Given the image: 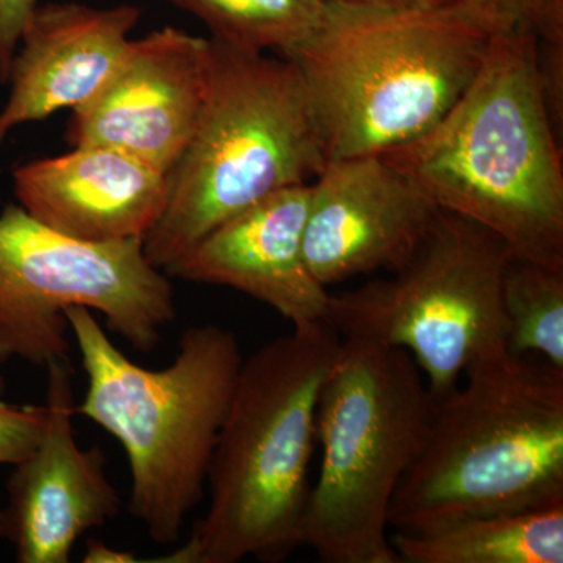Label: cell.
<instances>
[{
    "label": "cell",
    "mask_w": 563,
    "mask_h": 563,
    "mask_svg": "<svg viewBox=\"0 0 563 563\" xmlns=\"http://www.w3.org/2000/svg\"><path fill=\"white\" fill-rule=\"evenodd\" d=\"M383 157L442 211L483 225L514 258L563 268V163L528 24L495 33L461 99Z\"/></svg>",
    "instance_id": "1"
},
{
    "label": "cell",
    "mask_w": 563,
    "mask_h": 563,
    "mask_svg": "<svg viewBox=\"0 0 563 563\" xmlns=\"http://www.w3.org/2000/svg\"><path fill=\"white\" fill-rule=\"evenodd\" d=\"M325 2L321 27L287 60L328 162L384 155L424 135L472 85L495 35L465 0Z\"/></svg>",
    "instance_id": "2"
},
{
    "label": "cell",
    "mask_w": 563,
    "mask_h": 563,
    "mask_svg": "<svg viewBox=\"0 0 563 563\" xmlns=\"http://www.w3.org/2000/svg\"><path fill=\"white\" fill-rule=\"evenodd\" d=\"M342 336L322 320L244 358L207 474L209 510L151 562L285 561L301 547L322 384Z\"/></svg>",
    "instance_id": "3"
},
{
    "label": "cell",
    "mask_w": 563,
    "mask_h": 563,
    "mask_svg": "<svg viewBox=\"0 0 563 563\" xmlns=\"http://www.w3.org/2000/svg\"><path fill=\"white\" fill-rule=\"evenodd\" d=\"M65 318L88 383L76 413L124 448L133 517L154 542L176 543L206 490L244 361L239 340L221 325H192L181 333L172 365L152 369L125 357L90 309L70 307Z\"/></svg>",
    "instance_id": "4"
},
{
    "label": "cell",
    "mask_w": 563,
    "mask_h": 563,
    "mask_svg": "<svg viewBox=\"0 0 563 563\" xmlns=\"http://www.w3.org/2000/svg\"><path fill=\"white\" fill-rule=\"evenodd\" d=\"M563 503V372L509 351L435 399L428 440L393 498V531Z\"/></svg>",
    "instance_id": "5"
},
{
    "label": "cell",
    "mask_w": 563,
    "mask_h": 563,
    "mask_svg": "<svg viewBox=\"0 0 563 563\" xmlns=\"http://www.w3.org/2000/svg\"><path fill=\"white\" fill-rule=\"evenodd\" d=\"M206 98L168 201L143 246L168 272L222 222L324 168L301 74L282 57L209 40Z\"/></svg>",
    "instance_id": "6"
},
{
    "label": "cell",
    "mask_w": 563,
    "mask_h": 563,
    "mask_svg": "<svg viewBox=\"0 0 563 563\" xmlns=\"http://www.w3.org/2000/svg\"><path fill=\"white\" fill-rule=\"evenodd\" d=\"M433 409L435 398L409 352L342 339L318 402L321 465L301 547L325 563H401L388 515L428 440Z\"/></svg>",
    "instance_id": "7"
},
{
    "label": "cell",
    "mask_w": 563,
    "mask_h": 563,
    "mask_svg": "<svg viewBox=\"0 0 563 563\" xmlns=\"http://www.w3.org/2000/svg\"><path fill=\"white\" fill-rule=\"evenodd\" d=\"M512 257L495 233L440 211L406 265L331 295L325 321L342 339L409 352L433 398H443L474 363L509 351L501 282Z\"/></svg>",
    "instance_id": "8"
},
{
    "label": "cell",
    "mask_w": 563,
    "mask_h": 563,
    "mask_svg": "<svg viewBox=\"0 0 563 563\" xmlns=\"http://www.w3.org/2000/svg\"><path fill=\"white\" fill-rule=\"evenodd\" d=\"M70 307L101 313L140 352L155 350L176 318L169 276L143 240L81 242L10 203L0 211V363L70 361Z\"/></svg>",
    "instance_id": "9"
},
{
    "label": "cell",
    "mask_w": 563,
    "mask_h": 563,
    "mask_svg": "<svg viewBox=\"0 0 563 563\" xmlns=\"http://www.w3.org/2000/svg\"><path fill=\"white\" fill-rule=\"evenodd\" d=\"M314 179L303 257L325 288L401 268L442 211L383 155L329 161Z\"/></svg>",
    "instance_id": "10"
},
{
    "label": "cell",
    "mask_w": 563,
    "mask_h": 563,
    "mask_svg": "<svg viewBox=\"0 0 563 563\" xmlns=\"http://www.w3.org/2000/svg\"><path fill=\"white\" fill-rule=\"evenodd\" d=\"M209 40L163 27L131 40L113 76L73 110V146H106L169 174L201 113Z\"/></svg>",
    "instance_id": "11"
},
{
    "label": "cell",
    "mask_w": 563,
    "mask_h": 563,
    "mask_svg": "<svg viewBox=\"0 0 563 563\" xmlns=\"http://www.w3.org/2000/svg\"><path fill=\"white\" fill-rule=\"evenodd\" d=\"M47 368V421L38 444L14 466L0 509V539L21 563H68L74 544L120 515L101 448L81 450L74 439L76 401L70 361Z\"/></svg>",
    "instance_id": "12"
},
{
    "label": "cell",
    "mask_w": 563,
    "mask_h": 563,
    "mask_svg": "<svg viewBox=\"0 0 563 563\" xmlns=\"http://www.w3.org/2000/svg\"><path fill=\"white\" fill-rule=\"evenodd\" d=\"M309 203L310 184L274 192L213 229L166 276L233 288L292 325L325 320L331 292L303 257Z\"/></svg>",
    "instance_id": "13"
},
{
    "label": "cell",
    "mask_w": 563,
    "mask_h": 563,
    "mask_svg": "<svg viewBox=\"0 0 563 563\" xmlns=\"http://www.w3.org/2000/svg\"><path fill=\"white\" fill-rule=\"evenodd\" d=\"M73 147L14 169L18 206L81 242H144L168 201V174L111 147Z\"/></svg>",
    "instance_id": "14"
},
{
    "label": "cell",
    "mask_w": 563,
    "mask_h": 563,
    "mask_svg": "<svg viewBox=\"0 0 563 563\" xmlns=\"http://www.w3.org/2000/svg\"><path fill=\"white\" fill-rule=\"evenodd\" d=\"M141 11L46 3L33 10L11 63L10 96L0 111V143L29 122L76 110L113 76Z\"/></svg>",
    "instance_id": "15"
},
{
    "label": "cell",
    "mask_w": 563,
    "mask_h": 563,
    "mask_svg": "<svg viewBox=\"0 0 563 563\" xmlns=\"http://www.w3.org/2000/svg\"><path fill=\"white\" fill-rule=\"evenodd\" d=\"M390 543L401 563H562L563 503L395 531Z\"/></svg>",
    "instance_id": "16"
},
{
    "label": "cell",
    "mask_w": 563,
    "mask_h": 563,
    "mask_svg": "<svg viewBox=\"0 0 563 563\" xmlns=\"http://www.w3.org/2000/svg\"><path fill=\"white\" fill-rule=\"evenodd\" d=\"M195 14L211 38L236 49L290 58L324 21L325 0H169Z\"/></svg>",
    "instance_id": "17"
},
{
    "label": "cell",
    "mask_w": 563,
    "mask_h": 563,
    "mask_svg": "<svg viewBox=\"0 0 563 563\" xmlns=\"http://www.w3.org/2000/svg\"><path fill=\"white\" fill-rule=\"evenodd\" d=\"M501 306L510 354H536L563 372V268L510 258Z\"/></svg>",
    "instance_id": "18"
},
{
    "label": "cell",
    "mask_w": 563,
    "mask_h": 563,
    "mask_svg": "<svg viewBox=\"0 0 563 563\" xmlns=\"http://www.w3.org/2000/svg\"><path fill=\"white\" fill-rule=\"evenodd\" d=\"M46 421V406H11L0 401V465H16L31 454Z\"/></svg>",
    "instance_id": "19"
},
{
    "label": "cell",
    "mask_w": 563,
    "mask_h": 563,
    "mask_svg": "<svg viewBox=\"0 0 563 563\" xmlns=\"http://www.w3.org/2000/svg\"><path fill=\"white\" fill-rule=\"evenodd\" d=\"M38 7V0H0V81H9L22 31Z\"/></svg>",
    "instance_id": "20"
},
{
    "label": "cell",
    "mask_w": 563,
    "mask_h": 563,
    "mask_svg": "<svg viewBox=\"0 0 563 563\" xmlns=\"http://www.w3.org/2000/svg\"><path fill=\"white\" fill-rule=\"evenodd\" d=\"M466 5L493 33L525 24L531 0H465Z\"/></svg>",
    "instance_id": "21"
},
{
    "label": "cell",
    "mask_w": 563,
    "mask_h": 563,
    "mask_svg": "<svg viewBox=\"0 0 563 563\" xmlns=\"http://www.w3.org/2000/svg\"><path fill=\"white\" fill-rule=\"evenodd\" d=\"M84 562H140V559H133L132 554L120 553V551L110 550L107 544L91 540V542H88L87 553H85Z\"/></svg>",
    "instance_id": "22"
},
{
    "label": "cell",
    "mask_w": 563,
    "mask_h": 563,
    "mask_svg": "<svg viewBox=\"0 0 563 563\" xmlns=\"http://www.w3.org/2000/svg\"><path fill=\"white\" fill-rule=\"evenodd\" d=\"M329 2L358 3V5L393 7V9H407V7H421L433 3V0H329Z\"/></svg>",
    "instance_id": "23"
},
{
    "label": "cell",
    "mask_w": 563,
    "mask_h": 563,
    "mask_svg": "<svg viewBox=\"0 0 563 563\" xmlns=\"http://www.w3.org/2000/svg\"><path fill=\"white\" fill-rule=\"evenodd\" d=\"M3 388H5V383H3L2 376H0V393L3 391Z\"/></svg>",
    "instance_id": "24"
},
{
    "label": "cell",
    "mask_w": 563,
    "mask_h": 563,
    "mask_svg": "<svg viewBox=\"0 0 563 563\" xmlns=\"http://www.w3.org/2000/svg\"><path fill=\"white\" fill-rule=\"evenodd\" d=\"M433 2H443V0H433Z\"/></svg>",
    "instance_id": "25"
}]
</instances>
